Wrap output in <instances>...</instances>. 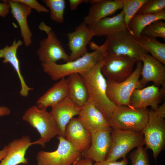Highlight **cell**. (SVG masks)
I'll return each mask as SVG.
<instances>
[{
  "mask_svg": "<svg viewBox=\"0 0 165 165\" xmlns=\"http://www.w3.org/2000/svg\"><path fill=\"white\" fill-rule=\"evenodd\" d=\"M94 51L87 52L75 60L59 64L57 63L41 64L44 72L53 81H57L74 73L88 71L102 60L107 54V42L105 40L100 46L95 45Z\"/></svg>",
  "mask_w": 165,
  "mask_h": 165,
  "instance_id": "1",
  "label": "cell"
},
{
  "mask_svg": "<svg viewBox=\"0 0 165 165\" xmlns=\"http://www.w3.org/2000/svg\"><path fill=\"white\" fill-rule=\"evenodd\" d=\"M104 57L92 68L79 74L86 85L89 98L108 122L110 116L116 106L109 99L106 94L107 80L101 72Z\"/></svg>",
  "mask_w": 165,
  "mask_h": 165,
  "instance_id": "2",
  "label": "cell"
},
{
  "mask_svg": "<svg viewBox=\"0 0 165 165\" xmlns=\"http://www.w3.org/2000/svg\"><path fill=\"white\" fill-rule=\"evenodd\" d=\"M23 120L28 123L39 133L40 138L32 142L45 147L46 144L57 135L60 136L59 129L50 112L46 109H40L36 105L29 108L22 117Z\"/></svg>",
  "mask_w": 165,
  "mask_h": 165,
  "instance_id": "3",
  "label": "cell"
},
{
  "mask_svg": "<svg viewBox=\"0 0 165 165\" xmlns=\"http://www.w3.org/2000/svg\"><path fill=\"white\" fill-rule=\"evenodd\" d=\"M149 110L147 108L116 106L109 118V125L112 129L141 132L147 123Z\"/></svg>",
  "mask_w": 165,
  "mask_h": 165,
  "instance_id": "4",
  "label": "cell"
},
{
  "mask_svg": "<svg viewBox=\"0 0 165 165\" xmlns=\"http://www.w3.org/2000/svg\"><path fill=\"white\" fill-rule=\"evenodd\" d=\"M135 69L131 75L124 80L120 82L107 80L106 94L109 99L116 106L130 107L131 95L136 89L143 87L140 82L142 63L138 61Z\"/></svg>",
  "mask_w": 165,
  "mask_h": 165,
  "instance_id": "5",
  "label": "cell"
},
{
  "mask_svg": "<svg viewBox=\"0 0 165 165\" xmlns=\"http://www.w3.org/2000/svg\"><path fill=\"white\" fill-rule=\"evenodd\" d=\"M105 40L107 54L110 55L128 57L141 61L148 53L128 31L107 36Z\"/></svg>",
  "mask_w": 165,
  "mask_h": 165,
  "instance_id": "6",
  "label": "cell"
},
{
  "mask_svg": "<svg viewBox=\"0 0 165 165\" xmlns=\"http://www.w3.org/2000/svg\"><path fill=\"white\" fill-rule=\"evenodd\" d=\"M111 145L105 160L116 161L126 157L133 148L145 145L142 131L137 132L112 129Z\"/></svg>",
  "mask_w": 165,
  "mask_h": 165,
  "instance_id": "7",
  "label": "cell"
},
{
  "mask_svg": "<svg viewBox=\"0 0 165 165\" xmlns=\"http://www.w3.org/2000/svg\"><path fill=\"white\" fill-rule=\"evenodd\" d=\"M145 145L151 149L156 160L165 145V121L155 111L149 110L147 123L142 131Z\"/></svg>",
  "mask_w": 165,
  "mask_h": 165,
  "instance_id": "8",
  "label": "cell"
},
{
  "mask_svg": "<svg viewBox=\"0 0 165 165\" xmlns=\"http://www.w3.org/2000/svg\"><path fill=\"white\" fill-rule=\"evenodd\" d=\"M39 27L47 35L46 38L40 41L39 47L36 52L41 64L56 63L60 60L65 63L69 61V55L65 52L61 42L51 28L43 22L40 24Z\"/></svg>",
  "mask_w": 165,
  "mask_h": 165,
  "instance_id": "9",
  "label": "cell"
},
{
  "mask_svg": "<svg viewBox=\"0 0 165 165\" xmlns=\"http://www.w3.org/2000/svg\"><path fill=\"white\" fill-rule=\"evenodd\" d=\"M59 143L56 150L52 152L39 151L36 156L38 165H72L81 158L77 151L65 138L57 137Z\"/></svg>",
  "mask_w": 165,
  "mask_h": 165,
  "instance_id": "10",
  "label": "cell"
},
{
  "mask_svg": "<svg viewBox=\"0 0 165 165\" xmlns=\"http://www.w3.org/2000/svg\"><path fill=\"white\" fill-rule=\"evenodd\" d=\"M137 61L128 57L107 54L104 57L101 72L107 80L120 82L131 75Z\"/></svg>",
  "mask_w": 165,
  "mask_h": 165,
  "instance_id": "11",
  "label": "cell"
},
{
  "mask_svg": "<svg viewBox=\"0 0 165 165\" xmlns=\"http://www.w3.org/2000/svg\"><path fill=\"white\" fill-rule=\"evenodd\" d=\"M112 131V128L109 127L91 132L90 145L82 154V158L95 162L105 160L111 145Z\"/></svg>",
  "mask_w": 165,
  "mask_h": 165,
  "instance_id": "12",
  "label": "cell"
},
{
  "mask_svg": "<svg viewBox=\"0 0 165 165\" xmlns=\"http://www.w3.org/2000/svg\"><path fill=\"white\" fill-rule=\"evenodd\" d=\"M68 39V46L71 53L70 61L80 57L87 52V45L93 37L96 36L94 31L89 28L83 21L74 31L65 34Z\"/></svg>",
  "mask_w": 165,
  "mask_h": 165,
  "instance_id": "13",
  "label": "cell"
},
{
  "mask_svg": "<svg viewBox=\"0 0 165 165\" xmlns=\"http://www.w3.org/2000/svg\"><path fill=\"white\" fill-rule=\"evenodd\" d=\"M91 133L78 118H73L66 126L64 138L78 152L82 153L90 147Z\"/></svg>",
  "mask_w": 165,
  "mask_h": 165,
  "instance_id": "14",
  "label": "cell"
},
{
  "mask_svg": "<svg viewBox=\"0 0 165 165\" xmlns=\"http://www.w3.org/2000/svg\"><path fill=\"white\" fill-rule=\"evenodd\" d=\"M163 97L159 87L153 84L141 89H135L130 100V107L135 108L145 109L150 106L156 110Z\"/></svg>",
  "mask_w": 165,
  "mask_h": 165,
  "instance_id": "15",
  "label": "cell"
},
{
  "mask_svg": "<svg viewBox=\"0 0 165 165\" xmlns=\"http://www.w3.org/2000/svg\"><path fill=\"white\" fill-rule=\"evenodd\" d=\"M141 61L142 67L140 81L143 88L150 81L158 87L165 83V65L148 53L144 56Z\"/></svg>",
  "mask_w": 165,
  "mask_h": 165,
  "instance_id": "16",
  "label": "cell"
},
{
  "mask_svg": "<svg viewBox=\"0 0 165 165\" xmlns=\"http://www.w3.org/2000/svg\"><path fill=\"white\" fill-rule=\"evenodd\" d=\"M88 3L91 6L83 21L87 26L92 25L123 9L122 0H90Z\"/></svg>",
  "mask_w": 165,
  "mask_h": 165,
  "instance_id": "17",
  "label": "cell"
},
{
  "mask_svg": "<svg viewBox=\"0 0 165 165\" xmlns=\"http://www.w3.org/2000/svg\"><path fill=\"white\" fill-rule=\"evenodd\" d=\"M81 109L68 97L51 107L50 112L59 129L60 136L64 138L66 126L74 116L79 115Z\"/></svg>",
  "mask_w": 165,
  "mask_h": 165,
  "instance_id": "18",
  "label": "cell"
},
{
  "mask_svg": "<svg viewBox=\"0 0 165 165\" xmlns=\"http://www.w3.org/2000/svg\"><path fill=\"white\" fill-rule=\"evenodd\" d=\"M78 116V118L91 133L111 127L103 114L89 98L81 107Z\"/></svg>",
  "mask_w": 165,
  "mask_h": 165,
  "instance_id": "19",
  "label": "cell"
},
{
  "mask_svg": "<svg viewBox=\"0 0 165 165\" xmlns=\"http://www.w3.org/2000/svg\"><path fill=\"white\" fill-rule=\"evenodd\" d=\"M32 145L30 137L24 136L10 142L8 145V150L0 165L27 164L28 159L25 157L27 151Z\"/></svg>",
  "mask_w": 165,
  "mask_h": 165,
  "instance_id": "20",
  "label": "cell"
},
{
  "mask_svg": "<svg viewBox=\"0 0 165 165\" xmlns=\"http://www.w3.org/2000/svg\"><path fill=\"white\" fill-rule=\"evenodd\" d=\"M87 26L97 36H107L118 32L128 31L125 23L123 9L114 16L105 18Z\"/></svg>",
  "mask_w": 165,
  "mask_h": 165,
  "instance_id": "21",
  "label": "cell"
},
{
  "mask_svg": "<svg viewBox=\"0 0 165 165\" xmlns=\"http://www.w3.org/2000/svg\"><path fill=\"white\" fill-rule=\"evenodd\" d=\"M23 43V42L20 40L17 41L15 40L11 46L6 45L3 48L0 49V58H4L2 61L3 63L6 64L9 63L14 68L20 83V94L22 97H26L29 94V91L33 90V88H30L27 85L20 71V62L17 56V51L19 47Z\"/></svg>",
  "mask_w": 165,
  "mask_h": 165,
  "instance_id": "22",
  "label": "cell"
},
{
  "mask_svg": "<svg viewBox=\"0 0 165 165\" xmlns=\"http://www.w3.org/2000/svg\"><path fill=\"white\" fill-rule=\"evenodd\" d=\"M10 6L11 13L20 27L21 35L25 46L32 43V34L28 26L27 18L31 12V9L25 4L15 0L7 1Z\"/></svg>",
  "mask_w": 165,
  "mask_h": 165,
  "instance_id": "23",
  "label": "cell"
},
{
  "mask_svg": "<svg viewBox=\"0 0 165 165\" xmlns=\"http://www.w3.org/2000/svg\"><path fill=\"white\" fill-rule=\"evenodd\" d=\"M66 79L62 78L47 90L38 100L36 106L40 109H46L62 101L68 97Z\"/></svg>",
  "mask_w": 165,
  "mask_h": 165,
  "instance_id": "24",
  "label": "cell"
},
{
  "mask_svg": "<svg viewBox=\"0 0 165 165\" xmlns=\"http://www.w3.org/2000/svg\"><path fill=\"white\" fill-rule=\"evenodd\" d=\"M68 97L75 104L82 107L88 100L89 96L83 79L79 73L67 76Z\"/></svg>",
  "mask_w": 165,
  "mask_h": 165,
  "instance_id": "25",
  "label": "cell"
},
{
  "mask_svg": "<svg viewBox=\"0 0 165 165\" xmlns=\"http://www.w3.org/2000/svg\"><path fill=\"white\" fill-rule=\"evenodd\" d=\"M159 20H165V9L153 14L135 15L128 24L130 32L137 40L140 37L142 30L146 26Z\"/></svg>",
  "mask_w": 165,
  "mask_h": 165,
  "instance_id": "26",
  "label": "cell"
},
{
  "mask_svg": "<svg viewBox=\"0 0 165 165\" xmlns=\"http://www.w3.org/2000/svg\"><path fill=\"white\" fill-rule=\"evenodd\" d=\"M139 44L148 53L165 65V43L159 41L155 38L141 35L137 40Z\"/></svg>",
  "mask_w": 165,
  "mask_h": 165,
  "instance_id": "27",
  "label": "cell"
},
{
  "mask_svg": "<svg viewBox=\"0 0 165 165\" xmlns=\"http://www.w3.org/2000/svg\"><path fill=\"white\" fill-rule=\"evenodd\" d=\"M42 1L50 9L51 19L57 23H62L64 21L65 1L64 0H43Z\"/></svg>",
  "mask_w": 165,
  "mask_h": 165,
  "instance_id": "28",
  "label": "cell"
},
{
  "mask_svg": "<svg viewBox=\"0 0 165 165\" xmlns=\"http://www.w3.org/2000/svg\"><path fill=\"white\" fill-rule=\"evenodd\" d=\"M147 0H122L124 13V20L128 31L129 24L133 17Z\"/></svg>",
  "mask_w": 165,
  "mask_h": 165,
  "instance_id": "29",
  "label": "cell"
},
{
  "mask_svg": "<svg viewBox=\"0 0 165 165\" xmlns=\"http://www.w3.org/2000/svg\"><path fill=\"white\" fill-rule=\"evenodd\" d=\"M141 35L155 38L160 37L165 40V23L161 20L152 22L143 29Z\"/></svg>",
  "mask_w": 165,
  "mask_h": 165,
  "instance_id": "30",
  "label": "cell"
},
{
  "mask_svg": "<svg viewBox=\"0 0 165 165\" xmlns=\"http://www.w3.org/2000/svg\"><path fill=\"white\" fill-rule=\"evenodd\" d=\"M165 0H147L136 15L155 14L165 9Z\"/></svg>",
  "mask_w": 165,
  "mask_h": 165,
  "instance_id": "31",
  "label": "cell"
},
{
  "mask_svg": "<svg viewBox=\"0 0 165 165\" xmlns=\"http://www.w3.org/2000/svg\"><path fill=\"white\" fill-rule=\"evenodd\" d=\"M146 147H139L130 155L131 165H150Z\"/></svg>",
  "mask_w": 165,
  "mask_h": 165,
  "instance_id": "32",
  "label": "cell"
},
{
  "mask_svg": "<svg viewBox=\"0 0 165 165\" xmlns=\"http://www.w3.org/2000/svg\"><path fill=\"white\" fill-rule=\"evenodd\" d=\"M16 1L23 3L29 7L31 9L35 10L37 12L48 13L49 10L45 6L40 4L36 0H15Z\"/></svg>",
  "mask_w": 165,
  "mask_h": 165,
  "instance_id": "33",
  "label": "cell"
},
{
  "mask_svg": "<svg viewBox=\"0 0 165 165\" xmlns=\"http://www.w3.org/2000/svg\"><path fill=\"white\" fill-rule=\"evenodd\" d=\"M128 163V160L125 157L119 162L116 161L105 160L101 162H95L93 165H127Z\"/></svg>",
  "mask_w": 165,
  "mask_h": 165,
  "instance_id": "34",
  "label": "cell"
},
{
  "mask_svg": "<svg viewBox=\"0 0 165 165\" xmlns=\"http://www.w3.org/2000/svg\"><path fill=\"white\" fill-rule=\"evenodd\" d=\"M3 2H0V16L3 17H6L9 13L10 6L8 1H5Z\"/></svg>",
  "mask_w": 165,
  "mask_h": 165,
  "instance_id": "35",
  "label": "cell"
},
{
  "mask_svg": "<svg viewBox=\"0 0 165 165\" xmlns=\"http://www.w3.org/2000/svg\"><path fill=\"white\" fill-rule=\"evenodd\" d=\"M70 9L72 10L77 9L78 6L82 3H88V0H69Z\"/></svg>",
  "mask_w": 165,
  "mask_h": 165,
  "instance_id": "36",
  "label": "cell"
},
{
  "mask_svg": "<svg viewBox=\"0 0 165 165\" xmlns=\"http://www.w3.org/2000/svg\"><path fill=\"white\" fill-rule=\"evenodd\" d=\"M93 161L90 159L80 158L76 161L72 165H93Z\"/></svg>",
  "mask_w": 165,
  "mask_h": 165,
  "instance_id": "37",
  "label": "cell"
},
{
  "mask_svg": "<svg viewBox=\"0 0 165 165\" xmlns=\"http://www.w3.org/2000/svg\"><path fill=\"white\" fill-rule=\"evenodd\" d=\"M157 114L162 118H165V103L159 106L157 109L155 111Z\"/></svg>",
  "mask_w": 165,
  "mask_h": 165,
  "instance_id": "38",
  "label": "cell"
},
{
  "mask_svg": "<svg viewBox=\"0 0 165 165\" xmlns=\"http://www.w3.org/2000/svg\"><path fill=\"white\" fill-rule=\"evenodd\" d=\"M11 112L10 109L5 106H0V117L9 115Z\"/></svg>",
  "mask_w": 165,
  "mask_h": 165,
  "instance_id": "39",
  "label": "cell"
},
{
  "mask_svg": "<svg viewBox=\"0 0 165 165\" xmlns=\"http://www.w3.org/2000/svg\"><path fill=\"white\" fill-rule=\"evenodd\" d=\"M8 150V145L4 146L3 148L0 150V161L4 157Z\"/></svg>",
  "mask_w": 165,
  "mask_h": 165,
  "instance_id": "40",
  "label": "cell"
}]
</instances>
